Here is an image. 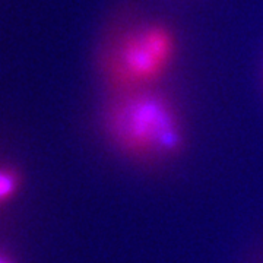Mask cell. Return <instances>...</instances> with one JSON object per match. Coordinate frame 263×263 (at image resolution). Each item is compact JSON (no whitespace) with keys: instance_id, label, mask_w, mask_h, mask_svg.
Returning <instances> with one entry per match:
<instances>
[{"instance_id":"1","label":"cell","mask_w":263,"mask_h":263,"mask_svg":"<svg viewBox=\"0 0 263 263\" xmlns=\"http://www.w3.org/2000/svg\"><path fill=\"white\" fill-rule=\"evenodd\" d=\"M100 123L111 148L136 162L171 160L186 143L179 107L158 86L111 92Z\"/></svg>"},{"instance_id":"2","label":"cell","mask_w":263,"mask_h":263,"mask_svg":"<svg viewBox=\"0 0 263 263\" xmlns=\"http://www.w3.org/2000/svg\"><path fill=\"white\" fill-rule=\"evenodd\" d=\"M179 51L173 27L161 21L136 24L117 34L104 48L100 70L111 92L158 86Z\"/></svg>"},{"instance_id":"3","label":"cell","mask_w":263,"mask_h":263,"mask_svg":"<svg viewBox=\"0 0 263 263\" xmlns=\"http://www.w3.org/2000/svg\"><path fill=\"white\" fill-rule=\"evenodd\" d=\"M21 187V176L10 167L0 165V206L8 203L18 195Z\"/></svg>"},{"instance_id":"4","label":"cell","mask_w":263,"mask_h":263,"mask_svg":"<svg viewBox=\"0 0 263 263\" xmlns=\"http://www.w3.org/2000/svg\"><path fill=\"white\" fill-rule=\"evenodd\" d=\"M0 263H10L6 257H3V256H0Z\"/></svg>"}]
</instances>
